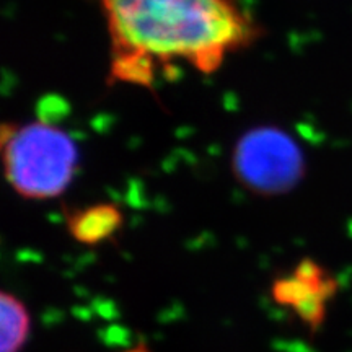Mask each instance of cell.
Here are the masks:
<instances>
[{"label":"cell","instance_id":"cell-2","mask_svg":"<svg viewBox=\"0 0 352 352\" xmlns=\"http://www.w3.org/2000/svg\"><path fill=\"white\" fill-rule=\"evenodd\" d=\"M0 147L7 182L26 199L60 196L77 173L76 140L51 122H6L0 131Z\"/></svg>","mask_w":352,"mask_h":352},{"label":"cell","instance_id":"cell-1","mask_svg":"<svg viewBox=\"0 0 352 352\" xmlns=\"http://www.w3.org/2000/svg\"><path fill=\"white\" fill-rule=\"evenodd\" d=\"M111 46L109 78L152 88L184 63L202 74L248 46L258 28L233 0H100Z\"/></svg>","mask_w":352,"mask_h":352},{"label":"cell","instance_id":"cell-3","mask_svg":"<svg viewBox=\"0 0 352 352\" xmlns=\"http://www.w3.org/2000/svg\"><path fill=\"white\" fill-rule=\"evenodd\" d=\"M236 182L258 196H283L302 182L303 152L292 135L277 127H254L236 140L232 155Z\"/></svg>","mask_w":352,"mask_h":352},{"label":"cell","instance_id":"cell-7","mask_svg":"<svg viewBox=\"0 0 352 352\" xmlns=\"http://www.w3.org/2000/svg\"><path fill=\"white\" fill-rule=\"evenodd\" d=\"M124 352H152V351L148 349V346L145 344V342H139L138 346L131 347V349H127V351H124Z\"/></svg>","mask_w":352,"mask_h":352},{"label":"cell","instance_id":"cell-5","mask_svg":"<svg viewBox=\"0 0 352 352\" xmlns=\"http://www.w3.org/2000/svg\"><path fill=\"white\" fill-rule=\"evenodd\" d=\"M122 227L121 209L114 204H94L67 215V230L83 245H98Z\"/></svg>","mask_w":352,"mask_h":352},{"label":"cell","instance_id":"cell-6","mask_svg":"<svg viewBox=\"0 0 352 352\" xmlns=\"http://www.w3.org/2000/svg\"><path fill=\"white\" fill-rule=\"evenodd\" d=\"M0 352H20L30 334V314L20 298L8 292L0 296Z\"/></svg>","mask_w":352,"mask_h":352},{"label":"cell","instance_id":"cell-4","mask_svg":"<svg viewBox=\"0 0 352 352\" xmlns=\"http://www.w3.org/2000/svg\"><path fill=\"white\" fill-rule=\"evenodd\" d=\"M338 280L318 263L302 259L290 276L279 277L272 284V298L296 311L307 327L318 329L327 316V303L338 292Z\"/></svg>","mask_w":352,"mask_h":352}]
</instances>
